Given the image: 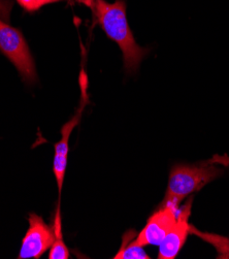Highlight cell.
<instances>
[{"label": "cell", "instance_id": "1", "mask_svg": "<svg viewBox=\"0 0 229 259\" xmlns=\"http://www.w3.org/2000/svg\"><path fill=\"white\" fill-rule=\"evenodd\" d=\"M91 10L94 24H98L121 49L125 72L134 74L149 50L139 46L134 39L126 17L125 0H116L113 4L96 0Z\"/></svg>", "mask_w": 229, "mask_h": 259}, {"label": "cell", "instance_id": "10", "mask_svg": "<svg viewBox=\"0 0 229 259\" xmlns=\"http://www.w3.org/2000/svg\"><path fill=\"white\" fill-rule=\"evenodd\" d=\"M190 234L212 245L217 251L218 259H229V238L216 234H210V232L200 231L193 225H190Z\"/></svg>", "mask_w": 229, "mask_h": 259}, {"label": "cell", "instance_id": "5", "mask_svg": "<svg viewBox=\"0 0 229 259\" xmlns=\"http://www.w3.org/2000/svg\"><path fill=\"white\" fill-rule=\"evenodd\" d=\"M29 228L22 240L19 259L39 258L54 243V231L43 219L32 213L29 215Z\"/></svg>", "mask_w": 229, "mask_h": 259}, {"label": "cell", "instance_id": "11", "mask_svg": "<svg viewBox=\"0 0 229 259\" xmlns=\"http://www.w3.org/2000/svg\"><path fill=\"white\" fill-rule=\"evenodd\" d=\"M16 2L26 12L34 13L47 5L61 3L64 0H16Z\"/></svg>", "mask_w": 229, "mask_h": 259}, {"label": "cell", "instance_id": "6", "mask_svg": "<svg viewBox=\"0 0 229 259\" xmlns=\"http://www.w3.org/2000/svg\"><path fill=\"white\" fill-rule=\"evenodd\" d=\"M192 202L193 198L190 197L189 200L180 208L175 223L159 245L158 259H174L179 255L190 234L191 224L189 223V217L191 214Z\"/></svg>", "mask_w": 229, "mask_h": 259}, {"label": "cell", "instance_id": "13", "mask_svg": "<svg viewBox=\"0 0 229 259\" xmlns=\"http://www.w3.org/2000/svg\"><path fill=\"white\" fill-rule=\"evenodd\" d=\"M210 161L213 163L229 165V157L227 156V155H224V156H218V155H216V156H214Z\"/></svg>", "mask_w": 229, "mask_h": 259}, {"label": "cell", "instance_id": "4", "mask_svg": "<svg viewBox=\"0 0 229 259\" xmlns=\"http://www.w3.org/2000/svg\"><path fill=\"white\" fill-rule=\"evenodd\" d=\"M180 208L172 201H162L158 210L148 219L146 226L134 239L140 246H159L176 221Z\"/></svg>", "mask_w": 229, "mask_h": 259}, {"label": "cell", "instance_id": "12", "mask_svg": "<svg viewBox=\"0 0 229 259\" xmlns=\"http://www.w3.org/2000/svg\"><path fill=\"white\" fill-rule=\"evenodd\" d=\"M13 3L11 0H0V18L5 21H10Z\"/></svg>", "mask_w": 229, "mask_h": 259}, {"label": "cell", "instance_id": "7", "mask_svg": "<svg viewBox=\"0 0 229 259\" xmlns=\"http://www.w3.org/2000/svg\"><path fill=\"white\" fill-rule=\"evenodd\" d=\"M85 83H82L81 81V87L83 88V99L81 102V107L79 108V110L76 111L75 115L71 118L70 121H68L66 124H64L62 131H61V135L62 138L59 141L58 144L55 145V156L54 158L56 159H62V160H66L67 161V155H68V141H69V137L70 134L73 132V129L75 128V126L79 124L84 108L87 103V94H86V85H84Z\"/></svg>", "mask_w": 229, "mask_h": 259}, {"label": "cell", "instance_id": "9", "mask_svg": "<svg viewBox=\"0 0 229 259\" xmlns=\"http://www.w3.org/2000/svg\"><path fill=\"white\" fill-rule=\"evenodd\" d=\"M54 243L51 247V251L49 253V259H68L69 258V250L64 243L63 235H62V221L60 214V203L58 202L57 210L54 219Z\"/></svg>", "mask_w": 229, "mask_h": 259}, {"label": "cell", "instance_id": "2", "mask_svg": "<svg viewBox=\"0 0 229 259\" xmlns=\"http://www.w3.org/2000/svg\"><path fill=\"white\" fill-rule=\"evenodd\" d=\"M224 170L210 160L205 164L174 165L169 174L168 185L163 201L177 204L187 196L198 192L212 181L223 175Z\"/></svg>", "mask_w": 229, "mask_h": 259}, {"label": "cell", "instance_id": "14", "mask_svg": "<svg viewBox=\"0 0 229 259\" xmlns=\"http://www.w3.org/2000/svg\"><path fill=\"white\" fill-rule=\"evenodd\" d=\"M76 2L84 5V6H86V7H88V8H90V9H92V7L94 6L96 0H76Z\"/></svg>", "mask_w": 229, "mask_h": 259}, {"label": "cell", "instance_id": "3", "mask_svg": "<svg viewBox=\"0 0 229 259\" xmlns=\"http://www.w3.org/2000/svg\"><path fill=\"white\" fill-rule=\"evenodd\" d=\"M0 51L15 65L23 82L35 84L37 73L28 44L22 32L0 18Z\"/></svg>", "mask_w": 229, "mask_h": 259}, {"label": "cell", "instance_id": "8", "mask_svg": "<svg viewBox=\"0 0 229 259\" xmlns=\"http://www.w3.org/2000/svg\"><path fill=\"white\" fill-rule=\"evenodd\" d=\"M135 231L129 230L123 236V242L114 259H150L151 257L145 252L144 247L134 242Z\"/></svg>", "mask_w": 229, "mask_h": 259}]
</instances>
